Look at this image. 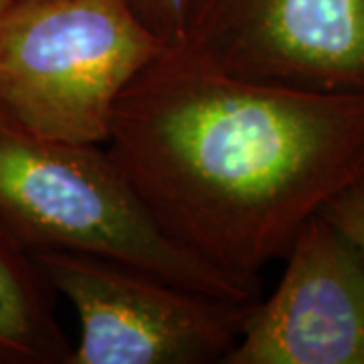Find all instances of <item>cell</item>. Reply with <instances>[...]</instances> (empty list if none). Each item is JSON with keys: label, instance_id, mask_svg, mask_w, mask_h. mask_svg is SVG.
<instances>
[{"label": "cell", "instance_id": "obj_8", "mask_svg": "<svg viewBox=\"0 0 364 364\" xmlns=\"http://www.w3.org/2000/svg\"><path fill=\"white\" fill-rule=\"evenodd\" d=\"M320 215L364 251V178L346 184L326 203Z\"/></svg>", "mask_w": 364, "mask_h": 364}, {"label": "cell", "instance_id": "obj_6", "mask_svg": "<svg viewBox=\"0 0 364 364\" xmlns=\"http://www.w3.org/2000/svg\"><path fill=\"white\" fill-rule=\"evenodd\" d=\"M223 364H364V251L318 213Z\"/></svg>", "mask_w": 364, "mask_h": 364}, {"label": "cell", "instance_id": "obj_7", "mask_svg": "<svg viewBox=\"0 0 364 364\" xmlns=\"http://www.w3.org/2000/svg\"><path fill=\"white\" fill-rule=\"evenodd\" d=\"M55 298L35 255L0 223V364H67Z\"/></svg>", "mask_w": 364, "mask_h": 364}, {"label": "cell", "instance_id": "obj_3", "mask_svg": "<svg viewBox=\"0 0 364 364\" xmlns=\"http://www.w3.org/2000/svg\"><path fill=\"white\" fill-rule=\"evenodd\" d=\"M164 47L130 0H11L0 104L45 138L104 146L124 91Z\"/></svg>", "mask_w": 364, "mask_h": 364}, {"label": "cell", "instance_id": "obj_5", "mask_svg": "<svg viewBox=\"0 0 364 364\" xmlns=\"http://www.w3.org/2000/svg\"><path fill=\"white\" fill-rule=\"evenodd\" d=\"M181 43L235 77L364 95V0H188Z\"/></svg>", "mask_w": 364, "mask_h": 364}, {"label": "cell", "instance_id": "obj_4", "mask_svg": "<svg viewBox=\"0 0 364 364\" xmlns=\"http://www.w3.org/2000/svg\"><path fill=\"white\" fill-rule=\"evenodd\" d=\"M35 259L77 316L67 364L225 363L255 304L87 253L45 251Z\"/></svg>", "mask_w": 364, "mask_h": 364}, {"label": "cell", "instance_id": "obj_10", "mask_svg": "<svg viewBox=\"0 0 364 364\" xmlns=\"http://www.w3.org/2000/svg\"><path fill=\"white\" fill-rule=\"evenodd\" d=\"M9 4H11V0H0V13H2Z\"/></svg>", "mask_w": 364, "mask_h": 364}, {"label": "cell", "instance_id": "obj_1", "mask_svg": "<svg viewBox=\"0 0 364 364\" xmlns=\"http://www.w3.org/2000/svg\"><path fill=\"white\" fill-rule=\"evenodd\" d=\"M105 148L174 243L261 291V272L360 176L364 95L235 77L176 43L124 91Z\"/></svg>", "mask_w": 364, "mask_h": 364}, {"label": "cell", "instance_id": "obj_11", "mask_svg": "<svg viewBox=\"0 0 364 364\" xmlns=\"http://www.w3.org/2000/svg\"><path fill=\"white\" fill-rule=\"evenodd\" d=\"M358 178H364V164H363V168H360V176Z\"/></svg>", "mask_w": 364, "mask_h": 364}, {"label": "cell", "instance_id": "obj_2", "mask_svg": "<svg viewBox=\"0 0 364 364\" xmlns=\"http://www.w3.org/2000/svg\"><path fill=\"white\" fill-rule=\"evenodd\" d=\"M0 223L33 255L87 253L217 298L257 301L164 233L105 144H73L28 130L0 104Z\"/></svg>", "mask_w": 364, "mask_h": 364}, {"label": "cell", "instance_id": "obj_9", "mask_svg": "<svg viewBox=\"0 0 364 364\" xmlns=\"http://www.w3.org/2000/svg\"><path fill=\"white\" fill-rule=\"evenodd\" d=\"M130 4L158 39L166 45L181 43L188 0H130Z\"/></svg>", "mask_w": 364, "mask_h": 364}]
</instances>
